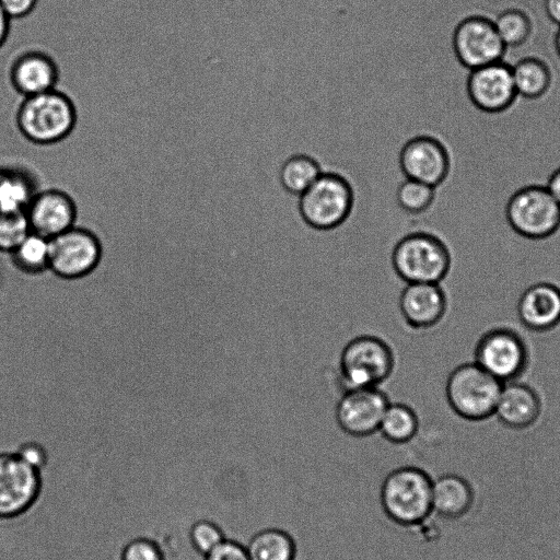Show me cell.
I'll use <instances>...</instances> for the list:
<instances>
[{
    "instance_id": "cell-38",
    "label": "cell",
    "mask_w": 560,
    "mask_h": 560,
    "mask_svg": "<svg viewBox=\"0 0 560 560\" xmlns=\"http://www.w3.org/2000/svg\"><path fill=\"white\" fill-rule=\"evenodd\" d=\"M555 50L560 58V27H558L553 38Z\"/></svg>"
},
{
    "instance_id": "cell-36",
    "label": "cell",
    "mask_w": 560,
    "mask_h": 560,
    "mask_svg": "<svg viewBox=\"0 0 560 560\" xmlns=\"http://www.w3.org/2000/svg\"><path fill=\"white\" fill-rule=\"evenodd\" d=\"M545 186L553 199L560 205V166L556 167L549 174Z\"/></svg>"
},
{
    "instance_id": "cell-21",
    "label": "cell",
    "mask_w": 560,
    "mask_h": 560,
    "mask_svg": "<svg viewBox=\"0 0 560 560\" xmlns=\"http://www.w3.org/2000/svg\"><path fill=\"white\" fill-rule=\"evenodd\" d=\"M471 504L472 490L465 478L445 472L432 479V512L439 517L458 518L469 511Z\"/></svg>"
},
{
    "instance_id": "cell-24",
    "label": "cell",
    "mask_w": 560,
    "mask_h": 560,
    "mask_svg": "<svg viewBox=\"0 0 560 560\" xmlns=\"http://www.w3.org/2000/svg\"><path fill=\"white\" fill-rule=\"evenodd\" d=\"M493 23L506 49L526 44L534 31L529 11L521 7L503 8L493 18Z\"/></svg>"
},
{
    "instance_id": "cell-20",
    "label": "cell",
    "mask_w": 560,
    "mask_h": 560,
    "mask_svg": "<svg viewBox=\"0 0 560 560\" xmlns=\"http://www.w3.org/2000/svg\"><path fill=\"white\" fill-rule=\"evenodd\" d=\"M35 170L22 162L0 163V209L25 212L33 197L40 190Z\"/></svg>"
},
{
    "instance_id": "cell-6",
    "label": "cell",
    "mask_w": 560,
    "mask_h": 560,
    "mask_svg": "<svg viewBox=\"0 0 560 560\" xmlns=\"http://www.w3.org/2000/svg\"><path fill=\"white\" fill-rule=\"evenodd\" d=\"M353 205L349 183L332 173L322 175L299 196V213L305 225L317 232H329L348 220Z\"/></svg>"
},
{
    "instance_id": "cell-31",
    "label": "cell",
    "mask_w": 560,
    "mask_h": 560,
    "mask_svg": "<svg viewBox=\"0 0 560 560\" xmlns=\"http://www.w3.org/2000/svg\"><path fill=\"white\" fill-rule=\"evenodd\" d=\"M119 560H165V556L156 540L139 536L125 544Z\"/></svg>"
},
{
    "instance_id": "cell-1",
    "label": "cell",
    "mask_w": 560,
    "mask_h": 560,
    "mask_svg": "<svg viewBox=\"0 0 560 560\" xmlns=\"http://www.w3.org/2000/svg\"><path fill=\"white\" fill-rule=\"evenodd\" d=\"M77 118L72 100L66 93L54 89L23 97L16 110L15 122L27 141L49 145L65 140L73 131Z\"/></svg>"
},
{
    "instance_id": "cell-11",
    "label": "cell",
    "mask_w": 560,
    "mask_h": 560,
    "mask_svg": "<svg viewBox=\"0 0 560 560\" xmlns=\"http://www.w3.org/2000/svg\"><path fill=\"white\" fill-rule=\"evenodd\" d=\"M399 165L407 178L442 187L450 179L453 155L447 142L435 135H419L400 150Z\"/></svg>"
},
{
    "instance_id": "cell-23",
    "label": "cell",
    "mask_w": 560,
    "mask_h": 560,
    "mask_svg": "<svg viewBox=\"0 0 560 560\" xmlns=\"http://www.w3.org/2000/svg\"><path fill=\"white\" fill-rule=\"evenodd\" d=\"M250 560H295L293 537L281 528H265L252 536L246 546Z\"/></svg>"
},
{
    "instance_id": "cell-34",
    "label": "cell",
    "mask_w": 560,
    "mask_h": 560,
    "mask_svg": "<svg viewBox=\"0 0 560 560\" xmlns=\"http://www.w3.org/2000/svg\"><path fill=\"white\" fill-rule=\"evenodd\" d=\"M39 0H0V5L11 20L30 16L38 7Z\"/></svg>"
},
{
    "instance_id": "cell-22",
    "label": "cell",
    "mask_w": 560,
    "mask_h": 560,
    "mask_svg": "<svg viewBox=\"0 0 560 560\" xmlns=\"http://www.w3.org/2000/svg\"><path fill=\"white\" fill-rule=\"evenodd\" d=\"M518 97L539 100L550 90L553 73L550 66L540 57L526 56L511 66Z\"/></svg>"
},
{
    "instance_id": "cell-14",
    "label": "cell",
    "mask_w": 560,
    "mask_h": 560,
    "mask_svg": "<svg viewBox=\"0 0 560 560\" xmlns=\"http://www.w3.org/2000/svg\"><path fill=\"white\" fill-rule=\"evenodd\" d=\"M388 405V396L380 387L348 389L336 406V421L349 435L369 436L378 431Z\"/></svg>"
},
{
    "instance_id": "cell-25",
    "label": "cell",
    "mask_w": 560,
    "mask_h": 560,
    "mask_svg": "<svg viewBox=\"0 0 560 560\" xmlns=\"http://www.w3.org/2000/svg\"><path fill=\"white\" fill-rule=\"evenodd\" d=\"M418 429L419 419L410 406L389 402L382 417L378 432L390 443L405 444L416 436Z\"/></svg>"
},
{
    "instance_id": "cell-17",
    "label": "cell",
    "mask_w": 560,
    "mask_h": 560,
    "mask_svg": "<svg viewBox=\"0 0 560 560\" xmlns=\"http://www.w3.org/2000/svg\"><path fill=\"white\" fill-rule=\"evenodd\" d=\"M59 74L55 59L38 49H30L16 56L9 72L11 85L23 97L56 89Z\"/></svg>"
},
{
    "instance_id": "cell-3",
    "label": "cell",
    "mask_w": 560,
    "mask_h": 560,
    "mask_svg": "<svg viewBox=\"0 0 560 560\" xmlns=\"http://www.w3.org/2000/svg\"><path fill=\"white\" fill-rule=\"evenodd\" d=\"M392 265L396 275L407 283H440L450 272L452 256L441 237L417 231L396 243Z\"/></svg>"
},
{
    "instance_id": "cell-4",
    "label": "cell",
    "mask_w": 560,
    "mask_h": 560,
    "mask_svg": "<svg viewBox=\"0 0 560 560\" xmlns=\"http://www.w3.org/2000/svg\"><path fill=\"white\" fill-rule=\"evenodd\" d=\"M503 383L475 361L456 366L445 385L446 400L452 410L468 421H483L494 415Z\"/></svg>"
},
{
    "instance_id": "cell-9",
    "label": "cell",
    "mask_w": 560,
    "mask_h": 560,
    "mask_svg": "<svg viewBox=\"0 0 560 560\" xmlns=\"http://www.w3.org/2000/svg\"><path fill=\"white\" fill-rule=\"evenodd\" d=\"M451 43L456 60L469 71L503 60L506 51L493 19L483 13L462 18L454 26Z\"/></svg>"
},
{
    "instance_id": "cell-13",
    "label": "cell",
    "mask_w": 560,
    "mask_h": 560,
    "mask_svg": "<svg viewBox=\"0 0 560 560\" xmlns=\"http://www.w3.org/2000/svg\"><path fill=\"white\" fill-rule=\"evenodd\" d=\"M466 93L470 103L483 113L500 114L510 109L518 98L511 65L501 60L470 70Z\"/></svg>"
},
{
    "instance_id": "cell-29",
    "label": "cell",
    "mask_w": 560,
    "mask_h": 560,
    "mask_svg": "<svg viewBox=\"0 0 560 560\" xmlns=\"http://www.w3.org/2000/svg\"><path fill=\"white\" fill-rule=\"evenodd\" d=\"M30 231L25 212L0 209V252L11 253Z\"/></svg>"
},
{
    "instance_id": "cell-28",
    "label": "cell",
    "mask_w": 560,
    "mask_h": 560,
    "mask_svg": "<svg viewBox=\"0 0 560 560\" xmlns=\"http://www.w3.org/2000/svg\"><path fill=\"white\" fill-rule=\"evenodd\" d=\"M436 194V188L433 186L405 178L396 190V201L408 215H421L434 206Z\"/></svg>"
},
{
    "instance_id": "cell-5",
    "label": "cell",
    "mask_w": 560,
    "mask_h": 560,
    "mask_svg": "<svg viewBox=\"0 0 560 560\" xmlns=\"http://www.w3.org/2000/svg\"><path fill=\"white\" fill-rule=\"evenodd\" d=\"M395 357L382 338L362 335L341 351L338 376L342 390L378 387L393 373Z\"/></svg>"
},
{
    "instance_id": "cell-37",
    "label": "cell",
    "mask_w": 560,
    "mask_h": 560,
    "mask_svg": "<svg viewBox=\"0 0 560 560\" xmlns=\"http://www.w3.org/2000/svg\"><path fill=\"white\" fill-rule=\"evenodd\" d=\"M11 19L0 5V47L5 43L10 32Z\"/></svg>"
},
{
    "instance_id": "cell-26",
    "label": "cell",
    "mask_w": 560,
    "mask_h": 560,
    "mask_svg": "<svg viewBox=\"0 0 560 560\" xmlns=\"http://www.w3.org/2000/svg\"><path fill=\"white\" fill-rule=\"evenodd\" d=\"M49 240L30 231L10 253L13 265L27 275L49 270Z\"/></svg>"
},
{
    "instance_id": "cell-18",
    "label": "cell",
    "mask_w": 560,
    "mask_h": 560,
    "mask_svg": "<svg viewBox=\"0 0 560 560\" xmlns=\"http://www.w3.org/2000/svg\"><path fill=\"white\" fill-rule=\"evenodd\" d=\"M541 411L542 400L537 390L517 380L503 384L493 416L502 425L521 431L533 427Z\"/></svg>"
},
{
    "instance_id": "cell-32",
    "label": "cell",
    "mask_w": 560,
    "mask_h": 560,
    "mask_svg": "<svg viewBox=\"0 0 560 560\" xmlns=\"http://www.w3.org/2000/svg\"><path fill=\"white\" fill-rule=\"evenodd\" d=\"M203 560H250L246 546L225 538L219 546L203 557Z\"/></svg>"
},
{
    "instance_id": "cell-12",
    "label": "cell",
    "mask_w": 560,
    "mask_h": 560,
    "mask_svg": "<svg viewBox=\"0 0 560 560\" xmlns=\"http://www.w3.org/2000/svg\"><path fill=\"white\" fill-rule=\"evenodd\" d=\"M42 471L22 460L15 452H0V520L15 518L38 500Z\"/></svg>"
},
{
    "instance_id": "cell-10",
    "label": "cell",
    "mask_w": 560,
    "mask_h": 560,
    "mask_svg": "<svg viewBox=\"0 0 560 560\" xmlns=\"http://www.w3.org/2000/svg\"><path fill=\"white\" fill-rule=\"evenodd\" d=\"M49 270L66 280L89 276L102 259L103 247L96 234L73 226L49 240Z\"/></svg>"
},
{
    "instance_id": "cell-8",
    "label": "cell",
    "mask_w": 560,
    "mask_h": 560,
    "mask_svg": "<svg viewBox=\"0 0 560 560\" xmlns=\"http://www.w3.org/2000/svg\"><path fill=\"white\" fill-rule=\"evenodd\" d=\"M474 361L504 384L520 380L526 372L530 361L529 349L517 330L495 326L479 337Z\"/></svg>"
},
{
    "instance_id": "cell-15",
    "label": "cell",
    "mask_w": 560,
    "mask_h": 560,
    "mask_svg": "<svg viewBox=\"0 0 560 560\" xmlns=\"http://www.w3.org/2000/svg\"><path fill=\"white\" fill-rule=\"evenodd\" d=\"M25 213L30 230L50 240L75 225L78 209L68 192L48 188L33 197Z\"/></svg>"
},
{
    "instance_id": "cell-19",
    "label": "cell",
    "mask_w": 560,
    "mask_h": 560,
    "mask_svg": "<svg viewBox=\"0 0 560 560\" xmlns=\"http://www.w3.org/2000/svg\"><path fill=\"white\" fill-rule=\"evenodd\" d=\"M517 316L528 330L545 332L560 324V288L550 282L528 287L517 302Z\"/></svg>"
},
{
    "instance_id": "cell-16",
    "label": "cell",
    "mask_w": 560,
    "mask_h": 560,
    "mask_svg": "<svg viewBox=\"0 0 560 560\" xmlns=\"http://www.w3.org/2000/svg\"><path fill=\"white\" fill-rule=\"evenodd\" d=\"M399 310L409 327L428 329L443 319L447 298L440 283H407L399 296Z\"/></svg>"
},
{
    "instance_id": "cell-30",
    "label": "cell",
    "mask_w": 560,
    "mask_h": 560,
    "mask_svg": "<svg viewBox=\"0 0 560 560\" xmlns=\"http://www.w3.org/2000/svg\"><path fill=\"white\" fill-rule=\"evenodd\" d=\"M188 539L197 553L205 557L225 539V535L217 523L201 518L190 525Z\"/></svg>"
},
{
    "instance_id": "cell-33",
    "label": "cell",
    "mask_w": 560,
    "mask_h": 560,
    "mask_svg": "<svg viewBox=\"0 0 560 560\" xmlns=\"http://www.w3.org/2000/svg\"><path fill=\"white\" fill-rule=\"evenodd\" d=\"M14 452L22 460L39 471H42L48 463L46 448L37 442L22 443Z\"/></svg>"
},
{
    "instance_id": "cell-7",
    "label": "cell",
    "mask_w": 560,
    "mask_h": 560,
    "mask_svg": "<svg viewBox=\"0 0 560 560\" xmlns=\"http://www.w3.org/2000/svg\"><path fill=\"white\" fill-rule=\"evenodd\" d=\"M505 218L518 235L528 240H545L560 229V205L545 185H527L510 196Z\"/></svg>"
},
{
    "instance_id": "cell-35",
    "label": "cell",
    "mask_w": 560,
    "mask_h": 560,
    "mask_svg": "<svg viewBox=\"0 0 560 560\" xmlns=\"http://www.w3.org/2000/svg\"><path fill=\"white\" fill-rule=\"evenodd\" d=\"M541 8L547 19L560 27V0H542Z\"/></svg>"
},
{
    "instance_id": "cell-27",
    "label": "cell",
    "mask_w": 560,
    "mask_h": 560,
    "mask_svg": "<svg viewBox=\"0 0 560 560\" xmlns=\"http://www.w3.org/2000/svg\"><path fill=\"white\" fill-rule=\"evenodd\" d=\"M322 173L319 164L313 158L306 154H294L282 163L279 178L287 191L300 196Z\"/></svg>"
},
{
    "instance_id": "cell-2",
    "label": "cell",
    "mask_w": 560,
    "mask_h": 560,
    "mask_svg": "<svg viewBox=\"0 0 560 560\" xmlns=\"http://www.w3.org/2000/svg\"><path fill=\"white\" fill-rule=\"evenodd\" d=\"M385 514L402 526H417L432 514V478L415 466L392 470L381 487Z\"/></svg>"
}]
</instances>
